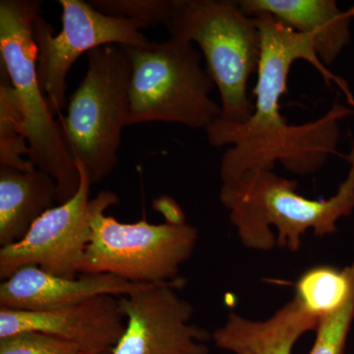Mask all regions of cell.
<instances>
[{
  "label": "cell",
  "instance_id": "cell-1",
  "mask_svg": "<svg viewBox=\"0 0 354 354\" xmlns=\"http://www.w3.org/2000/svg\"><path fill=\"white\" fill-rule=\"evenodd\" d=\"M252 17L257 19L261 32L254 113L243 124L218 118L205 131L212 146H230L221 158L223 183L237 180L249 171L274 169L276 162L297 176L315 174L337 153L339 121L353 113V109L337 104L316 120L288 123L281 113V101L288 92L291 66L297 60L311 64L328 85L341 88L351 104L353 97L348 85L317 57L308 37L286 27L269 14Z\"/></svg>",
  "mask_w": 354,
  "mask_h": 354
},
{
  "label": "cell",
  "instance_id": "cell-2",
  "mask_svg": "<svg viewBox=\"0 0 354 354\" xmlns=\"http://www.w3.org/2000/svg\"><path fill=\"white\" fill-rule=\"evenodd\" d=\"M346 160L348 174L327 200L307 199L297 193V183L274 169L247 172L223 183L221 204L247 248L269 251L274 245L297 252L308 230L323 237L337 232V221L354 211V144Z\"/></svg>",
  "mask_w": 354,
  "mask_h": 354
},
{
  "label": "cell",
  "instance_id": "cell-3",
  "mask_svg": "<svg viewBox=\"0 0 354 354\" xmlns=\"http://www.w3.org/2000/svg\"><path fill=\"white\" fill-rule=\"evenodd\" d=\"M171 38L197 44L207 73L220 92L221 120L243 124L254 113L249 79L257 73L261 32L257 19L235 0H172Z\"/></svg>",
  "mask_w": 354,
  "mask_h": 354
},
{
  "label": "cell",
  "instance_id": "cell-4",
  "mask_svg": "<svg viewBox=\"0 0 354 354\" xmlns=\"http://www.w3.org/2000/svg\"><path fill=\"white\" fill-rule=\"evenodd\" d=\"M122 48L131 66L128 125L178 123L206 131L221 118V106L209 95L215 84L192 43L171 38Z\"/></svg>",
  "mask_w": 354,
  "mask_h": 354
},
{
  "label": "cell",
  "instance_id": "cell-5",
  "mask_svg": "<svg viewBox=\"0 0 354 354\" xmlns=\"http://www.w3.org/2000/svg\"><path fill=\"white\" fill-rule=\"evenodd\" d=\"M41 15L39 0H1L0 55L24 113L28 160L55 179L57 202L62 204L76 194L80 174L39 86L34 24Z\"/></svg>",
  "mask_w": 354,
  "mask_h": 354
},
{
  "label": "cell",
  "instance_id": "cell-6",
  "mask_svg": "<svg viewBox=\"0 0 354 354\" xmlns=\"http://www.w3.org/2000/svg\"><path fill=\"white\" fill-rule=\"evenodd\" d=\"M131 66L122 46L108 44L88 53V70L60 116L65 144L75 165L93 183L109 176L118 164L123 128L130 114Z\"/></svg>",
  "mask_w": 354,
  "mask_h": 354
},
{
  "label": "cell",
  "instance_id": "cell-7",
  "mask_svg": "<svg viewBox=\"0 0 354 354\" xmlns=\"http://www.w3.org/2000/svg\"><path fill=\"white\" fill-rule=\"evenodd\" d=\"M118 203L111 191H102L92 199V234L80 274H111L140 285L181 279V266L196 248L197 228L187 223H120L106 215Z\"/></svg>",
  "mask_w": 354,
  "mask_h": 354
},
{
  "label": "cell",
  "instance_id": "cell-8",
  "mask_svg": "<svg viewBox=\"0 0 354 354\" xmlns=\"http://www.w3.org/2000/svg\"><path fill=\"white\" fill-rule=\"evenodd\" d=\"M62 28L55 35L53 26L39 16L34 24L38 46L37 71L39 86L53 114L66 109V78L72 65L85 53L108 44L144 46L151 43L139 21L100 12L84 0H59Z\"/></svg>",
  "mask_w": 354,
  "mask_h": 354
},
{
  "label": "cell",
  "instance_id": "cell-9",
  "mask_svg": "<svg viewBox=\"0 0 354 354\" xmlns=\"http://www.w3.org/2000/svg\"><path fill=\"white\" fill-rule=\"evenodd\" d=\"M76 167L80 174L76 194L46 212L21 241L0 248L1 281L28 266L64 278L80 274L92 234L93 183L82 165Z\"/></svg>",
  "mask_w": 354,
  "mask_h": 354
},
{
  "label": "cell",
  "instance_id": "cell-10",
  "mask_svg": "<svg viewBox=\"0 0 354 354\" xmlns=\"http://www.w3.org/2000/svg\"><path fill=\"white\" fill-rule=\"evenodd\" d=\"M183 279L120 297L125 328L111 354H209L212 335L192 323L194 308L177 292Z\"/></svg>",
  "mask_w": 354,
  "mask_h": 354
},
{
  "label": "cell",
  "instance_id": "cell-11",
  "mask_svg": "<svg viewBox=\"0 0 354 354\" xmlns=\"http://www.w3.org/2000/svg\"><path fill=\"white\" fill-rule=\"evenodd\" d=\"M124 328L120 297L114 295L50 311L0 308V337L38 332L71 342L82 353L113 349Z\"/></svg>",
  "mask_w": 354,
  "mask_h": 354
},
{
  "label": "cell",
  "instance_id": "cell-12",
  "mask_svg": "<svg viewBox=\"0 0 354 354\" xmlns=\"http://www.w3.org/2000/svg\"><path fill=\"white\" fill-rule=\"evenodd\" d=\"M150 285L133 283L111 274L64 278L36 266L21 268L0 285V308L50 311L101 295L122 297Z\"/></svg>",
  "mask_w": 354,
  "mask_h": 354
},
{
  "label": "cell",
  "instance_id": "cell-13",
  "mask_svg": "<svg viewBox=\"0 0 354 354\" xmlns=\"http://www.w3.org/2000/svg\"><path fill=\"white\" fill-rule=\"evenodd\" d=\"M249 16L269 14L286 27L311 39L326 67L334 64L351 43L354 8L342 11L335 0H239Z\"/></svg>",
  "mask_w": 354,
  "mask_h": 354
},
{
  "label": "cell",
  "instance_id": "cell-14",
  "mask_svg": "<svg viewBox=\"0 0 354 354\" xmlns=\"http://www.w3.org/2000/svg\"><path fill=\"white\" fill-rule=\"evenodd\" d=\"M318 322L293 298L266 320L230 313L212 341L234 354H292L300 337L316 330Z\"/></svg>",
  "mask_w": 354,
  "mask_h": 354
},
{
  "label": "cell",
  "instance_id": "cell-15",
  "mask_svg": "<svg viewBox=\"0 0 354 354\" xmlns=\"http://www.w3.org/2000/svg\"><path fill=\"white\" fill-rule=\"evenodd\" d=\"M57 202L55 179L32 167L22 171L0 167V245L21 241Z\"/></svg>",
  "mask_w": 354,
  "mask_h": 354
},
{
  "label": "cell",
  "instance_id": "cell-16",
  "mask_svg": "<svg viewBox=\"0 0 354 354\" xmlns=\"http://www.w3.org/2000/svg\"><path fill=\"white\" fill-rule=\"evenodd\" d=\"M354 297V264L339 270L316 266L295 285V299L309 314L320 319L335 313Z\"/></svg>",
  "mask_w": 354,
  "mask_h": 354
},
{
  "label": "cell",
  "instance_id": "cell-17",
  "mask_svg": "<svg viewBox=\"0 0 354 354\" xmlns=\"http://www.w3.org/2000/svg\"><path fill=\"white\" fill-rule=\"evenodd\" d=\"M26 136L25 116L6 70L0 68V165L25 171L35 165Z\"/></svg>",
  "mask_w": 354,
  "mask_h": 354
},
{
  "label": "cell",
  "instance_id": "cell-18",
  "mask_svg": "<svg viewBox=\"0 0 354 354\" xmlns=\"http://www.w3.org/2000/svg\"><path fill=\"white\" fill-rule=\"evenodd\" d=\"M100 12L139 21L147 27L167 25L171 18L172 0H91Z\"/></svg>",
  "mask_w": 354,
  "mask_h": 354
},
{
  "label": "cell",
  "instance_id": "cell-19",
  "mask_svg": "<svg viewBox=\"0 0 354 354\" xmlns=\"http://www.w3.org/2000/svg\"><path fill=\"white\" fill-rule=\"evenodd\" d=\"M354 319V297L335 313L319 319L316 339L308 354H344Z\"/></svg>",
  "mask_w": 354,
  "mask_h": 354
},
{
  "label": "cell",
  "instance_id": "cell-20",
  "mask_svg": "<svg viewBox=\"0 0 354 354\" xmlns=\"http://www.w3.org/2000/svg\"><path fill=\"white\" fill-rule=\"evenodd\" d=\"M75 344L38 332L0 337V354H80Z\"/></svg>",
  "mask_w": 354,
  "mask_h": 354
},
{
  "label": "cell",
  "instance_id": "cell-21",
  "mask_svg": "<svg viewBox=\"0 0 354 354\" xmlns=\"http://www.w3.org/2000/svg\"><path fill=\"white\" fill-rule=\"evenodd\" d=\"M153 207L157 211L165 216L167 223H186L185 215L178 203L171 197H162L153 202Z\"/></svg>",
  "mask_w": 354,
  "mask_h": 354
},
{
  "label": "cell",
  "instance_id": "cell-22",
  "mask_svg": "<svg viewBox=\"0 0 354 354\" xmlns=\"http://www.w3.org/2000/svg\"><path fill=\"white\" fill-rule=\"evenodd\" d=\"M80 354H111V349H108V351H90V353H81Z\"/></svg>",
  "mask_w": 354,
  "mask_h": 354
}]
</instances>
